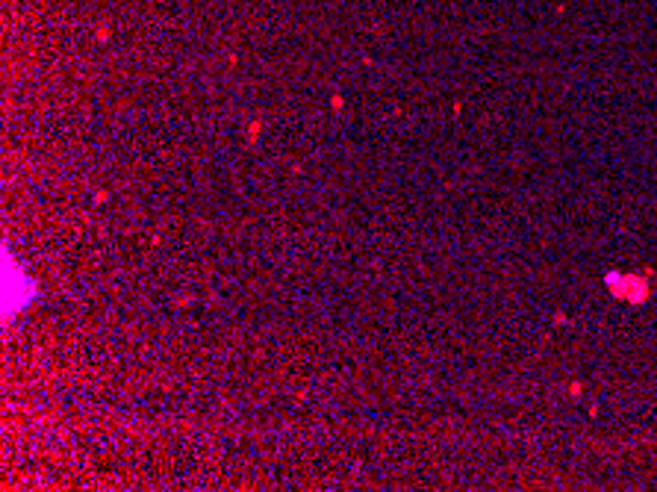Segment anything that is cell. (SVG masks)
<instances>
[{"label":"cell","instance_id":"cell-1","mask_svg":"<svg viewBox=\"0 0 657 492\" xmlns=\"http://www.w3.org/2000/svg\"><path fill=\"white\" fill-rule=\"evenodd\" d=\"M607 286L613 289L619 298H625V301H634V304H642V301L648 298V283H645L642 277H637V274L619 277L616 272H610V274H607Z\"/></svg>","mask_w":657,"mask_h":492}]
</instances>
